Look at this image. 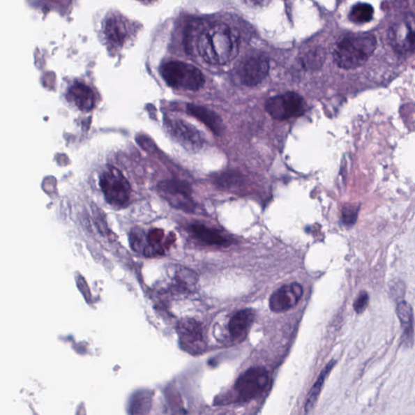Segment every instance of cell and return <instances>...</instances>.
Here are the masks:
<instances>
[{"label": "cell", "mask_w": 415, "mask_h": 415, "mask_svg": "<svg viewBox=\"0 0 415 415\" xmlns=\"http://www.w3.org/2000/svg\"><path fill=\"white\" fill-rule=\"evenodd\" d=\"M255 319V312L252 309L240 310L234 314L229 324V333L234 338L244 336L251 327Z\"/></svg>", "instance_id": "16"}, {"label": "cell", "mask_w": 415, "mask_h": 415, "mask_svg": "<svg viewBox=\"0 0 415 415\" xmlns=\"http://www.w3.org/2000/svg\"><path fill=\"white\" fill-rule=\"evenodd\" d=\"M244 1L251 6L263 7L264 5H267L270 0H244Z\"/></svg>", "instance_id": "23"}, {"label": "cell", "mask_w": 415, "mask_h": 415, "mask_svg": "<svg viewBox=\"0 0 415 415\" xmlns=\"http://www.w3.org/2000/svg\"><path fill=\"white\" fill-rule=\"evenodd\" d=\"M168 128L174 137L184 147L192 150H197L203 147L204 138L198 130L192 125L182 120H169Z\"/></svg>", "instance_id": "11"}, {"label": "cell", "mask_w": 415, "mask_h": 415, "mask_svg": "<svg viewBox=\"0 0 415 415\" xmlns=\"http://www.w3.org/2000/svg\"><path fill=\"white\" fill-rule=\"evenodd\" d=\"M161 75L165 82L176 89L197 91L204 84L201 70L192 64L181 61H171L163 65Z\"/></svg>", "instance_id": "3"}, {"label": "cell", "mask_w": 415, "mask_h": 415, "mask_svg": "<svg viewBox=\"0 0 415 415\" xmlns=\"http://www.w3.org/2000/svg\"><path fill=\"white\" fill-rule=\"evenodd\" d=\"M68 98L82 112H89L94 107L95 95L86 84L76 82L70 87Z\"/></svg>", "instance_id": "14"}, {"label": "cell", "mask_w": 415, "mask_h": 415, "mask_svg": "<svg viewBox=\"0 0 415 415\" xmlns=\"http://www.w3.org/2000/svg\"><path fill=\"white\" fill-rule=\"evenodd\" d=\"M190 229L195 237L204 243L216 246H224L227 243V239L216 229L208 228L202 225H193Z\"/></svg>", "instance_id": "18"}, {"label": "cell", "mask_w": 415, "mask_h": 415, "mask_svg": "<svg viewBox=\"0 0 415 415\" xmlns=\"http://www.w3.org/2000/svg\"><path fill=\"white\" fill-rule=\"evenodd\" d=\"M356 210L352 207H348L343 209L342 212V221L347 226L354 224L356 222L357 214Z\"/></svg>", "instance_id": "22"}, {"label": "cell", "mask_w": 415, "mask_h": 415, "mask_svg": "<svg viewBox=\"0 0 415 415\" xmlns=\"http://www.w3.org/2000/svg\"><path fill=\"white\" fill-rule=\"evenodd\" d=\"M375 10L372 5L367 3L354 4L349 13V19L356 24H366L372 21Z\"/></svg>", "instance_id": "20"}, {"label": "cell", "mask_w": 415, "mask_h": 415, "mask_svg": "<svg viewBox=\"0 0 415 415\" xmlns=\"http://www.w3.org/2000/svg\"><path fill=\"white\" fill-rule=\"evenodd\" d=\"M368 294L366 292H362L354 303V309L357 313H362L368 307Z\"/></svg>", "instance_id": "21"}, {"label": "cell", "mask_w": 415, "mask_h": 415, "mask_svg": "<svg viewBox=\"0 0 415 415\" xmlns=\"http://www.w3.org/2000/svg\"><path fill=\"white\" fill-rule=\"evenodd\" d=\"M197 51L206 63L225 65L237 56L239 40L227 24L215 23L199 35Z\"/></svg>", "instance_id": "1"}, {"label": "cell", "mask_w": 415, "mask_h": 415, "mask_svg": "<svg viewBox=\"0 0 415 415\" xmlns=\"http://www.w3.org/2000/svg\"><path fill=\"white\" fill-rule=\"evenodd\" d=\"M187 112L190 116L197 119L199 121L206 125L214 134L221 135L223 133L222 119L212 110L197 106V105L189 104L187 106Z\"/></svg>", "instance_id": "13"}, {"label": "cell", "mask_w": 415, "mask_h": 415, "mask_svg": "<svg viewBox=\"0 0 415 415\" xmlns=\"http://www.w3.org/2000/svg\"><path fill=\"white\" fill-rule=\"evenodd\" d=\"M269 376L263 367H254L241 375L237 379L236 389L240 399L247 402L261 394L268 386Z\"/></svg>", "instance_id": "7"}, {"label": "cell", "mask_w": 415, "mask_h": 415, "mask_svg": "<svg viewBox=\"0 0 415 415\" xmlns=\"http://www.w3.org/2000/svg\"><path fill=\"white\" fill-rule=\"evenodd\" d=\"M303 293V287L299 283L285 285L270 297L269 308L273 312H287L299 302Z\"/></svg>", "instance_id": "9"}, {"label": "cell", "mask_w": 415, "mask_h": 415, "mask_svg": "<svg viewBox=\"0 0 415 415\" xmlns=\"http://www.w3.org/2000/svg\"><path fill=\"white\" fill-rule=\"evenodd\" d=\"M128 24L123 17L116 15L107 20L105 34L112 44L121 46L128 36Z\"/></svg>", "instance_id": "15"}, {"label": "cell", "mask_w": 415, "mask_h": 415, "mask_svg": "<svg viewBox=\"0 0 415 415\" xmlns=\"http://www.w3.org/2000/svg\"><path fill=\"white\" fill-rule=\"evenodd\" d=\"M397 314L403 329L402 342L407 347L412 346L414 342V315L413 310L407 302L399 303Z\"/></svg>", "instance_id": "17"}, {"label": "cell", "mask_w": 415, "mask_h": 415, "mask_svg": "<svg viewBox=\"0 0 415 415\" xmlns=\"http://www.w3.org/2000/svg\"><path fill=\"white\" fill-rule=\"evenodd\" d=\"M104 197L107 203L117 208L128 206L131 197V187L123 174L114 167H108L100 178Z\"/></svg>", "instance_id": "4"}, {"label": "cell", "mask_w": 415, "mask_h": 415, "mask_svg": "<svg viewBox=\"0 0 415 415\" xmlns=\"http://www.w3.org/2000/svg\"><path fill=\"white\" fill-rule=\"evenodd\" d=\"M269 63L266 57L258 54L244 60L238 68L239 82L243 86H256L268 76Z\"/></svg>", "instance_id": "8"}, {"label": "cell", "mask_w": 415, "mask_h": 415, "mask_svg": "<svg viewBox=\"0 0 415 415\" xmlns=\"http://www.w3.org/2000/svg\"><path fill=\"white\" fill-rule=\"evenodd\" d=\"M391 47L399 53L415 51V16L413 14L404 15L395 22L388 32Z\"/></svg>", "instance_id": "6"}, {"label": "cell", "mask_w": 415, "mask_h": 415, "mask_svg": "<svg viewBox=\"0 0 415 415\" xmlns=\"http://www.w3.org/2000/svg\"><path fill=\"white\" fill-rule=\"evenodd\" d=\"M397 1L400 3L407 4V5L415 3V0H397Z\"/></svg>", "instance_id": "24"}, {"label": "cell", "mask_w": 415, "mask_h": 415, "mask_svg": "<svg viewBox=\"0 0 415 415\" xmlns=\"http://www.w3.org/2000/svg\"><path fill=\"white\" fill-rule=\"evenodd\" d=\"M158 191L167 201L180 209L191 207L192 188L187 183L169 180L158 185Z\"/></svg>", "instance_id": "10"}, {"label": "cell", "mask_w": 415, "mask_h": 415, "mask_svg": "<svg viewBox=\"0 0 415 415\" xmlns=\"http://www.w3.org/2000/svg\"><path fill=\"white\" fill-rule=\"evenodd\" d=\"M377 47V38L373 34H349L339 40L335 47L334 62L342 69H356L368 62L376 51Z\"/></svg>", "instance_id": "2"}, {"label": "cell", "mask_w": 415, "mask_h": 415, "mask_svg": "<svg viewBox=\"0 0 415 415\" xmlns=\"http://www.w3.org/2000/svg\"><path fill=\"white\" fill-rule=\"evenodd\" d=\"M178 333L180 342L184 349L194 351L203 345V333L201 324L193 319H183L179 324Z\"/></svg>", "instance_id": "12"}, {"label": "cell", "mask_w": 415, "mask_h": 415, "mask_svg": "<svg viewBox=\"0 0 415 415\" xmlns=\"http://www.w3.org/2000/svg\"><path fill=\"white\" fill-rule=\"evenodd\" d=\"M335 364H336V360H331V361L326 365V367L323 369L322 373L319 374L317 382L314 384V386L311 388V391H310L308 395L306 405H305V412H306V413L311 412L315 404L317 403L319 393L322 392L324 383L326 382V379L329 376L330 372L332 371Z\"/></svg>", "instance_id": "19"}, {"label": "cell", "mask_w": 415, "mask_h": 415, "mask_svg": "<svg viewBox=\"0 0 415 415\" xmlns=\"http://www.w3.org/2000/svg\"><path fill=\"white\" fill-rule=\"evenodd\" d=\"M307 107L303 98L296 92H287L269 98L266 104L269 116L277 120L301 116L307 111Z\"/></svg>", "instance_id": "5"}]
</instances>
